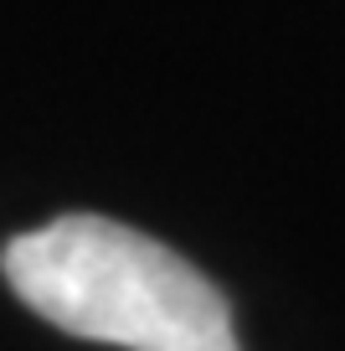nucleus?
<instances>
[{"instance_id": "obj_1", "label": "nucleus", "mask_w": 345, "mask_h": 351, "mask_svg": "<svg viewBox=\"0 0 345 351\" xmlns=\"http://www.w3.org/2000/svg\"><path fill=\"white\" fill-rule=\"evenodd\" d=\"M0 274L42 320L134 351H232L222 289L175 248L114 217L67 212L5 243Z\"/></svg>"}]
</instances>
